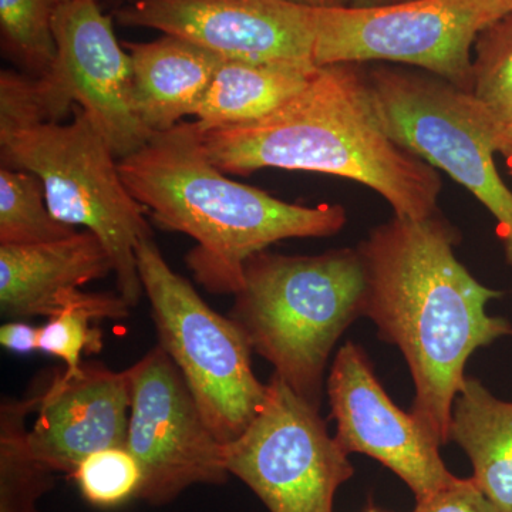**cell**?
Wrapping results in <instances>:
<instances>
[{"instance_id":"cell-28","label":"cell","mask_w":512,"mask_h":512,"mask_svg":"<svg viewBox=\"0 0 512 512\" xmlns=\"http://www.w3.org/2000/svg\"><path fill=\"white\" fill-rule=\"evenodd\" d=\"M481 3L488 18V25L512 12V0H481Z\"/></svg>"},{"instance_id":"cell-15","label":"cell","mask_w":512,"mask_h":512,"mask_svg":"<svg viewBox=\"0 0 512 512\" xmlns=\"http://www.w3.org/2000/svg\"><path fill=\"white\" fill-rule=\"evenodd\" d=\"M114 272L113 261L90 231L35 245H0V312L19 320L52 318L69 293Z\"/></svg>"},{"instance_id":"cell-26","label":"cell","mask_w":512,"mask_h":512,"mask_svg":"<svg viewBox=\"0 0 512 512\" xmlns=\"http://www.w3.org/2000/svg\"><path fill=\"white\" fill-rule=\"evenodd\" d=\"M367 512H393L370 503ZM412 512H500L474 483L473 478H460L424 500L417 501Z\"/></svg>"},{"instance_id":"cell-16","label":"cell","mask_w":512,"mask_h":512,"mask_svg":"<svg viewBox=\"0 0 512 512\" xmlns=\"http://www.w3.org/2000/svg\"><path fill=\"white\" fill-rule=\"evenodd\" d=\"M131 59V103L153 134L195 116L222 57L211 50L164 35L148 43H124Z\"/></svg>"},{"instance_id":"cell-25","label":"cell","mask_w":512,"mask_h":512,"mask_svg":"<svg viewBox=\"0 0 512 512\" xmlns=\"http://www.w3.org/2000/svg\"><path fill=\"white\" fill-rule=\"evenodd\" d=\"M64 116L43 77L2 70L0 140L37 124L59 123Z\"/></svg>"},{"instance_id":"cell-9","label":"cell","mask_w":512,"mask_h":512,"mask_svg":"<svg viewBox=\"0 0 512 512\" xmlns=\"http://www.w3.org/2000/svg\"><path fill=\"white\" fill-rule=\"evenodd\" d=\"M485 26L481 0L316 9L313 63L409 64L470 92L474 43Z\"/></svg>"},{"instance_id":"cell-3","label":"cell","mask_w":512,"mask_h":512,"mask_svg":"<svg viewBox=\"0 0 512 512\" xmlns=\"http://www.w3.org/2000/svg\"><path fill=\"white\" fill-rule=\"evenodd\" d=\"M119 168L158 227L194 239L187 266L215 295H235L248 259L275 242L332 237L348 221L342 205L303 207L231 180L205 154L195 123L154 134Z\"/></svg>"},{"instance_id":"cell-29","label":"cell","mask_w":512,"mask_h":512,"mask_svg":"<svg viewBox=\"0 0 512 512\" xmlns=\"http://www.w3.org/2000/svg\"><path fill=\"white\" fill-rule=\"evenodd\" d=\"M289 2L298 3V5L308 6L312 9H338L348 8L353 0H289Z\"/></svg>"},{"instance_id":"cell-30","label":"cell","mask_w":512,"mask_h":512,"mask_svg":"<svg viewBox=\"0 0 512 512\" xmlns=\"http://www.w3.org/2000/svg\"><path fill=\"white\" fill-rule=\"evenodd\" d=\"M498 153L503 154L505 160H507V164L508 167H510V173L512 175V128L501 134Z\"/></svg>"},{"instance_id":"cell-10","label":"cell","mask_w":512,"mask_h":512,"mask_svg":"<svg viewBox=\"0 0 512 512\" xmlns=\"http://www.w3.org/2000/svg\"><path fill=\"white\" fill-rule=\"evenodd\" d=\"M130 420L126 447L141 467L137 500L163 507L194 485L229 476L224 444L198 409L183 375L160 345L127 369Z\"/></svg>"},{"instance_id":"cell-4","label":"cell","mask_w":512,"mask_h":512,"mask_svg":"<svg viewBox=\"0 0 512 512\" xmlns=\"http://www.w3.org/2000/svg\"><path fill=\"white\" fill-rule=\"evenodd\" d=\"M365 289L356 248L309 256L262 251L245 264L229 318L274 375L320 409L330 353L363 318Z\"/></svg>"},{"instance_id":"cell-12","label":"cell","mask_w":512,"mask_h":512,"mask_svg":"<svg viewBox=\"0 0 512 512\" xmlns=\"http://www.w3.org/2000/svg\"><path fill=\"white\" fill-rule=\"evenodd\" d=\"M335 439L346 453L375 458L412 490L417 501L458 480L440 456L439 441L386 393L365 350L346 342L326 380Z\"/></svg>"},{"instance_id":"cell-14","label":"cell","mask_w":512,"mask_h":512,"mask_svg":"<svg viewBox=\"0 0 512 512\" xmlns=\"http://www.w3.org/2000/svg\"><path fill=\"white\" fill-rule=\"evenodd\" d=\"M127 370L82 363L74 375L64 370L46 384L29 429L33 457L56 474L72 476L97 451L126 447L130 420Z\"/></svg>"},{"instance_id":"cell-21","label":"cell","mask_w":512,"mask_h":512,"mask_svg":"<svg viewBox=\"0 0 512 512\" xmlns=\"http://www.w3.org/2000/svg\"><path fill=\"white\" fill-rule=\"evenodd\" d=\"M77 229L57 221L47 207L45 188L37 175L18 168H0V245H35L59 241Z\"/></svg>"},{"instance_id":"cell-20","label":"cell","mask_w":512,"mask_h":512,"mask_svg":"<svg viewBox=\"0 0 512 512\" xmlns=\"http://www.w3.org/2000/svg\"><path fill=\"white\" fill-rule=\"evenodd\" d=\"M130 306L119 293H93L76 289L63 299L59 312L40 328L39 350L64 362V373L74 375L82 366L83 353L103 349V333L93 326L101 320H121Z\"/></svg>"},{"instance_id":"cell-5","label":"cell","mask_w":512,"mask_h":512,"mask_svg":"<svg viewBox=\"0 0 512 512\" xmlns=\"http://www.w3.org/2000/svg\"><path fill=\"white\" fill-rule=\"evenodd\" d=\"M73 113L69 124H37L0 140L2 165L37 175L53 217L100 239L113 261L117 293L136 308L144 293L137 242L153 234L147 211L128 191L119 158L92 117L77 104Z\"/></svg>"},{"instance_id":"cell-31","label":"cell","mask_w":512,"mask_h":512,"mask_svg":"<svg viewBox=\"0 0 512 512\" xmlns=\"http://www.w3.org/2000/svg\"><path fill=\"white\" fill-rule=\"evenodd\" d=\"M409 0H353V8H377V6L396 5Z\"/></svg>"},{"instance_id":"cell-2","label":"cell","mask_w":512,"mask_h":512,"mask_svg":"<svg viewBox=\"0 0 512 512\" xmlns=\"http://www.w3.org/2000/svg\"><path fill=\"white\" fill-rule=\"evenodd\" d=\"M198 137L225 174L278 168L336 175L382 195L397 217L424 220L440 212L439 171L390 136L362 64L319 66L268 116L198 130Z\"/></svg>"},{"instance_id":"cell-24","label":"cell","mask_w":512,"mask_h":512,"mask_svg":"<svg viewBox=\"0 0 512 512\" xmlns=\"http://www.w3.org/2000/svg\"><path fill=\"white\" fill-rule=\"evenodd\" d=\"M70 477L87 503L106 510L137 500L143 483L140 464L127 447L97 451L83 460Z\"/></svg>"},{"instance_id":"cell-27","label":"cell","mask_w":512,"mask_h":512,"mask_svg":"<svg viewBox=\"0 0 512 512\" xmlns=\"http://www.w3.org/2000/svg\"><path fill=\"white\" fill-rule=\"evenodd\" d=\"M40 328L22 322L9 320L0 328V345L19 355H30L39 350Z\"/></svg>"},{"instance_id":"cell-1","label":"cell","mask_w":512,"mask_h":512,"mask_svg":"<svg viewBox=\"0 0 512 512\" xmlns=\"http://www.w3.org/2000/svg\"><path fill=\"white\" fill-rule=\"evenodd\" d=\"M456 229L441 214L397 217L357 245L366 289L363 318L402 353L414 383L412 413L441 447L450 443L454 400L468 359L512 336V323L487 313L501 292L487 288L458 261Z\"/></svg>"},{"instance_id":"cell-18","label":"cell","mask_w":512,"mask_h":512,"mask_svg":"<svg viewBox=\"0 0 512 512\" xmlns=\"http://www.w3.org/2000/svg\"><path fill=\"white\" fill-rule=\"evenodd\" d=\"M318 67L222 59L195 113V126L205 131L262 119L301 92Z\"/></svg>"},{"instance_id":"cell-13","label":"cell","mask_w":512,"mask_h":512,"mask_svg":"<svg viewBox=\"0 0 512 512\" xmlns=\"http://www.w3.org/2000/svg\"><path fill=\"white\" fill-rule=\"evenodd\" d=\"M57 57L43 79L67 111L80 106L114 156L136 153L154 136L131 103V59L96 0H63L53 20Z\"/></svg>"},{"instance_id":"cell-8","label":"cell","mask_w":512,"mask_h":512,"mask_svg":"<svg viewBox=\"0 0 512 512\" xmlns=\"http://www.w3.org/2000/svg\"><path fill=\"white\" fill-rule=\"evenodd\" d=\"M224 457L229 474L269 512H333L340 485L355 474L319 409L276 375L255 419L224 444Z\"/></svg>"},{"instance_id":"cell-32","label":"cell","mask_w":512,"mask_h":512,"mask_svg":"<svg viewBox=\"0 0 512 512\" xmlns=\"http://www.w3.org/2000/svg\"><path fill=\"white\" fill-rule=\"evenodd\" d=\"M96 2H99V3H101V2H109V0H96Z\"/></svg>"},{"instance_id":"cell-33","label":"cell","mask_w":512,"mask_h":512,"mask_svg":"<svg viewBox=\"0 0 512 512\" xmlns=\"http://www.w3.org/2000/svg\"><path fill=\"white\" fill-rule=\"evenodd\" d=\"M367 512V511H366Z\"/></svg>"},{"instance_id":"cell-22","label":"cell","mask_w":512,"mask_h":512,"mask_svg":"<svg viewBox=\"0 0 512 512\" xmlns=\"http://www.w3.org/2000/svg\"><path fill=\"white\" fill-rule=\"evenodd\" d=\"M470 93L500 137L512 128V12L478 33Z\"/></svg>"},{"instance_id":"cell-6","label":"cell","mask_w":512,"mask_h":512,"mask_svg":"<svg viewBox=\"0 0 512 512\" xmlns=\"http://www.w3.org/2000/svg\"><path fill=\"white\" fill-rule=\"evenodd\" d=\"M138 275L151 306L158 345L173 360L212 433L237 439L265 402L266 384L252 370L247 338L171 269L153 234L138 239Z\"/></svg>"},{"instance_id":"cell-19","label":"cell","mask_w":512,"mask_h":512,"mask_svg":"<svg viewBox=\"0 0 512 512\" xmlns=\"http://www.w3.org/2000/svg\"><path fill=\"white\" fill-rule=\"evenodd\" d=\"M45 387L42 380L22 399L0 403V512H42L40 498L55 488V471L33 457L28 443V419Z\"/></svg>"},{"instance_id":"cell-7","label":"cell","mask_w":512,"mask_h":512,"mask_svg":"<svg viewBox=\"0 0 512 512\" xmlns=\"http://www.w3.org/2000/svg\"><path fill=\"white\" fill-rule=\"evenodd\" d=\"M367 77L390 136L490 211L512 269V192L498 174L500 134L483 107L467 90L431 73L379 66Z\"/></svg>"},{"instance_id":"cell-23","label":"cell","mask_w":512,"mask_h":512,"mask_svg":"<svg viewBox=\"0 0 512 512\" xmlns=\"http://www.w3.org/2000/svg\"><path fill=\"white\" fill-rule=\"evenodd\" d=\"M63 0H0V30L6 52L32 76L46 77L56 63L53 20Z\"/></svg>"},{"instance_id":"cell-11","label":"cell","mask_w":512,"mask_h":512,"mask_svg":"<svg viewBox=\"0 0 512 512\" xmlns=\"http://www.w3.org/2000/svg\"><path fill=\"white\" fill-rule=\"evenodd\" d=\"M124 26L156 29L222 59L313 63L316 9L289 0H127Z\"/></svg>"},{"instance_id":"cell-17","label":"cell","mask_w":512,"mask_h":512,"mask_svg":"<svg viewBox=\"0 0 512 512\" xmlns=\"http://www.w3.org/2000/svg\"><path fill=\"white\" fill-rule=\"evenodd\" d=\"M448 440L467 454L473 481L500 512H512V402L466 377L451 412Z\"/></svg>"}]
</instances>
